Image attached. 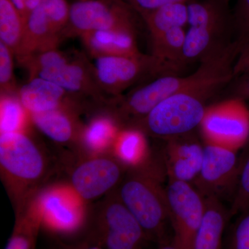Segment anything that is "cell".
<instances>
[{"label": "cell", "mask_w": 249, "mask_h": 249, "mask_svg": "<svg viewBox=\"0 0 249 249\" xmlns=\"http://www.w3.org/2000/svg\"><path fill=\"white\" fill-rule=\"evenodd\" d=\"M238 58V51L231 47L221 55L200 62L199 68L191 75L157 77L129 93V107L137 115L145 116L175 93L200 89L220 92L237 75Z\"/></svg>", "instance_id": "1"}, {"label": "cell", "mask_w": 249, "mask_h": 249, "mask_svg": "<svg viewBox=\"0 0 249 249\" xmlns=\"http://www.w3.org/2000/svg\"><path fill=\"white\" fill-rule=\"evenodd\" d=\"M185 65L209 60L225 52L235 40L233 16L226 0H204L187 5Z\"/></svg>", "instance_id": "2"}, {"label": "cell", "mask_w": 249, "mask_h": 249, "mask_svg": "<svg viewBox=\"0 0 249 249\" xmlns=\"http://www.w3.org/2000/svg\"><path fill=\"white\" fill-rule=\"evenodd\" d=\"M216 93L211 90L175 93L159 103L133 129L165 141L194 132L204 119L206 102Z\"/></svg>", "instance_id": "3"}, {"label": "cell", "mask_w": 249, "mask_h": 249, "mask_svg": "<svg viewBox=\"0 0 249 249\" xmlns=\"http://www.w3.org/2000/svg\"><path fill=\"white\" fill-rule=\"evenodd\" d=\"M30 78H40L58 85L77 98L103 101L89 59L80 53H67L52 49L33 55L22 64Z\"/></svg>", "instance_id": "4"}, {"label": "cell", "mask_w": 249, "mask_h": 249, "mask_svg": "<svg viewBox=\"0 0 249 249\" xmlns=\"http://www.w3.org/2000/svg\"><path fill=\"white\" fill-rule=\"evenodd\" d=\"M119 196L150 240L160 243L167 240L169 208L165 188L159 178L145 173L132 174L123 183Z\"/></svg>", "instance_id": "5"}, {"label": "cell", "mask_w": 249, "mask_h": 249, "mask_svg": "<svg viewBox=\"0 0 249 249\" xmlns=\"http://www.w3.org/2000/svg\"><path fill=\"white\" fill-rule=\"evenodd\" d=\"M93 76L104 94L113 97L144 79L176 75L173 67L153 55L128 57L119 55L91 56Z\"/></svg>", "instance_id": "6"}, {"label": "cell", "mask_w": 249, "mask_h": 249, "mask_svg": "<svg viewBox=\"0 0 249 249\" xmlns=\"http://www.w3.org/2000/svg\"><path fill=\"white\" fill-rule=\"evenodd\" d=\"M199 128L204 143L237 151L249 139V109L242 100H223L208 106Z\"/></svg>", "instance_id": "7"}, {"label": "cell", "mask_w": 249, "mask_h": 249, "mask_svg": "<svg viewBox=\"0 0 249 249\" xmlns=\"http://www.w3.org/2000/svg\"><path fill=\"white\" fill-rule=\"evenodd\" d=\"M70 9L66 0H42L26 21L18 61L23 64L36 54L57 49L68 24Z\"/></svg>", "instance_id": "8"}, {"label": "cell", "mask_w": 249, "mask_h": 249, "mask_svg": "<svg viewBox=\"0 0 249 249\" xmlns=\"http://www.w3.org/2000/svg\"><path fill=\"white\" fill-rule=\"evenodd\" d=\"M173 242L179 249H193L204 217L205 199L192 183L168 179L165 188Z\"/></svg>", "instance_id": "9"}, {"label": "cell", "mask_w": 249, "mask_h": 249, "mask_svg": "<svg viewBox=\"0 0 249 249\" xmlns=\"http://www.w3.org/2000/svg\"><path fill=\"white\" fill-rule=\"evenodd\" d=\"M80 36L96 31L117 30L135 33L128 6L121 0H85L70 6L65 31Z\"/></svg>", "instance_id": "10"}, {"label": "cell", "mask_w": 249, "mask_h": 249, "mask_svg": "<svg viewBox=\"0 0 249 249\" xmlns=\"http://www.w3.org/2000/svg\"><path fill=\"white\" fill-rule=\"evenodd\" d=\"M239 155L237 151L225 147L204 144V157L200 172L192 184L201 196L231 199L237 182Z\"/></svg>", "instance_id": "11"}, {"label": "cell", "mask_w": 249, "mask_h": 249, "mask_svg": "<svg viewBox=\"0 0 249 249\" xmlns=\"http://www.w3.org/2000/svg\"><path fill=\"white\" fill-rule=\"evenodd\" d=\"M0 163L4 171L22 181H33L42 176L45 161L39 149L20 132L1 134Z\"/></svg>", "instance_id": "12"}, {"label": "cell", "mask_w": 249, "mask_h": 249, "mask_svg": "<svg viewBox=\"0 0 249 249\" xmlns=\"http://www.w3.org/2000/svg\"><path fill=\"white\" fill-rule=\"evenodd\" d=\"M101 231V240L106 249H142L145 242L150 240L121 199L113 201L107 206Z\"/></svg>", "instance_id": "13"}, {"label": "cell", "mask_w": 249, "mask_h": 249, "mask_svg": "<svg viewBox=\"0 0 249 249\" xmlns=\"http://www.w3.org/2000/svg\"><path fill=\"white\" fill-rule=\"evenodd\" d=\"M204 144L194 132L166 140L164 168L168 179L193 183L200 172Z\"/></svg>", "instance_id": "14"}, {"label": "cell", "mask_w": 249, "mask_h": 249, "mask_svg": "<svg viewBox=\"0 0 249 249\" xmlns=\"http://www.w3.org/2000/svg\"><path fill=\"white\" fill-rule=\"evenodd\" d=\"M121 176L122 168L115 160L94 159L77 167L72 174L71 183L80 197L91 200L115 186Z\"/></svg>", "instance_id": "15"}, {"label": "cell", "mask_w": 249, "mask_h": 249, "mask_svg": "<svg viewBox=\"0 0 249 249\" xmlns=\"http://www.w3.org/2000/svg\"><path fill=\"white\" fill-rule=\"evenodd\" d=\"M17 95L30 114L71 108L78 99L61 87L40 78H29L18 89Z\"/></svg>", "instance_id": "16"}, {"label": "cell", "mask_w": 249, "mask_h": 249, "mask_svg": "<svg viewBox=\"0 0 249 249\" xmlns=\"http://www.w3.org/2000/svg\"><path fill=\"white\" fill-rule=\"evenodd\" d=\"M80 37L91 56L137 57L142 55L137 47L135 33L117 30L96 31L82 34Z\"/></svg>", "instance_id": "17"}, {"label": "cell", "mask_w": 249, "mask_h": 249, "mask_svg": "<svg viewBox=\"0 0 249 249\" xmlns=\"http://www.w3.org/2000/svg\"><path fill=\"white\" fill-rule=\"evenodd\" d=\"M205 204L204 217L196 232L193 249H223V237L231 218L229 210L217 198H206Z\"/></svg>", "instance_id": "18"}, {"label": "cell", "mask_w": 249, "mask_h": 249, "mask_svg": "<svg viewBox=\"0 0 249 249\" xmlns=\"http://www.w3.org/2000/svg\"><path fill=\"white\" fill-rule=\"evenodd\" d=\"M70 109L61 108L31 115L36 127L48 138L55 142L65 143L73 138L75 132Z\"/></svg>", "instance_id": "19"}, {"label": "cell", "mask_w": 249, "mask_h": 249, "mask_svg": "<svg viewBox=\"0 0 249 249\" xmlns=\"http://www.w3.org/2000/svg\"><path fill=\"white\" fill-rule=\"evenodd\" d=\"M186 34L182 27H178L152 38V55L179 71L185 65L183 49Z\"/></svg>", "instance_id": "20"}, {"label": "cell", "mask_w": 249, "mask_h": 249, "mask_svg": "<svg viewBox=\"0 0 249 249\" xmlns=\"http://www.w3.org/2000/svg\"><path fill=\"white\" fill-rule=\"evenodd\" d=\"M25 21L10 0H0V42L18 58L25 34Z\"/></svg>", "instance_id": "21"}, {"label": "cell", "mask_w": 249, "mask_h": 249, "mask_svg": "<svg viewBox=\"0 0 249 249\" xmlns=\"http://www.w3.org/2000/svg\"><path fill=\"white\" fill-rule=\"evenodd\" d=\"M142 16L151 38H154L175 28H183L188 21V6L185 4L165 5Z\"/></svg>", "instance_id": "22"}, {"label": "cell", "mask_w": 249, "mask_h": 249, "mask_svg": "<svg viewBox=\"0 0 249 249\" xmlns=\"http://www.w3.org/2000/svg\"><path fill=\"white\" fill-rule=\"evenodd\" d=\"M44 211L54 228L71 231L79 226L80 217L75 206L58 193L46 195L42 200Z\"/></svg>", "instance_id": "23"}, {"label": "cell", "mask_w": 249, "mask_h": 249, "mask_svg": "<svg viewBox=\"0 0 249 249\" xmlns=\"http://www.w3.org/2000/svg\"><path fill=\"white\" fill-rule=\"evenodd\" d=\"M239 155L237 182L229 209L231 218L249 206V139Z\"/></svg>", "instance_id": "24"}, {"label": "cell", "mask_w": 249, "mask_h": 249, "mask_svg": "<svg viewBox=\"0 0 249 249\" xmlns=\"http://www.w3.org/2000/svg\"><path fill=\"white\" fill-rule=\"evenodd\" d=\"M1 134L19 132L25 122V110L17 94H1Z\"/></svg>", "instance_id": "25"}, {"label": "cell", "mask_w": 249, "mask_h": 249, "mask_svg": "<svg viewBox=\"0 0 249 249\" xmlns=\"http://www.w3.org/2000/svg\"><path fill=\"white\" fill-rule=\"evenodd\" d=\"M116 128L110 119L101 117L89 124L84 133L85 142L91 148H102L114 139Z\"/></svg>", "instance_id": "26"}, {"label": "cell", "mask_w": 249, "mask_h": 249, "mask_svg": "<svg viewBox=\"0 0 249 249\" xmlns=\"http://www.w3.org/2000/svg\"><path fill=\"white\" fill-rule=\"evenodd\" d=\"M38 221L31 218L19 219L4 249H34Z\"/></svg>", "instance_id": "27"}, {"label": "cell", "mask_w": 249, "mask_h": 249, "mask_svg": "<svg viewBox=\"0 0 249 249\" xmlns=\"http://www.w3.org/2000/svg\"><path fill=\"white\" fill-rule=\"evenodd\" d=\"M238 216L229 230L223 249H249V206Z\"/></svg>", "instance_id": "28"}, {"label": "cell", "mask_w": 249, "mask_h": 249, "mask_svg": "<svg viewBox=\"0 0 249 249\" xmlns=\"http://www.w3.org/2000/svg\"><path fill=\"white\" fill-rule=\"evenodd\" d=\"M142 132L129 129L121 134L118 140V149L121 158L127 163L135 162L140 157L143 147Z\"/></svg>", "instance_id": "29"}, {"label": "cell", "mask_w": 249, "mask_h": 249, "mask_svg": "<svg viewBox=\"0 0 249 249\" xmlns=\"http://www.w3.org/2000/svg\"><path fill=\"white\" fill-rule=\"evenodd\" d=\"M14 53L0 42V88L1 94H17L14 76Z\"/></svg>", "instance_id": "30"}, {"label": "cell", "mask_w": 249, "mask_h": 249, "mask_svg": "<svg viewBox=\"0 0 249 249\" xmlns=\"http://www.w3.org/2000/svg\"><path fill=\"white\" fill-rule=\"evenodd\" d=\"M233 19L235 40L249 47V0H239Z\"/></svg>", "instance_id": "31"}, {"label": "cell", "mask_w": 249, "mask_h": 249, "mask_svg": "<svg viewBox=\"0 0 249 249\" xmlns=\"http://www.w3.org/2000/svg\"><path fill=\"white\" fill-rule=\"evenodd\" d=\"M225 88H227L226 91H222L227 96L224 100L232 98L244 101L249 100V65L236 76Z\"/></svg>", "instance_id": "32"}, {"label": "cell", "mask_w": 249, "mask_h": 249, "mask_svg": "<svg viewBox=\"0 0 249 249\" xmlns=\"http://www.w3.org/2000/svg\"><path fill=\"white\" fill-rule=\"evenodd\" d=\"M188 0H132L135 9L144 14L159 9L165 5L185 4Z\"/></svg>", "instance_id": "33"}, {"label": "cell", "mask_w": 249, "mask_h": 249, "mask_svg": "<svg viewBox=\"0 0 249 249\" xmlns=\"http://www.w3.org/2000/svg\"><path fill=\"white\" fill-rule=\"evenodd\" d=\"M10 1L26 22L31 13L40 4L42 0H10Z\"/></svg>", "instance_id": "34"}, {"label": "cell", "mask_w": 249, "mask_h": 249, "mask_svg": "<svg viewBox=\"0 0 249 249\" xmlns=\"http://www.w3.org/2000/svg\"><path fill=\"white\" fill-rule=\"evenodd\" d=\"M157 249H179L174 243L173 240H166L159 243Z\"/></svg>", "instance_id": "35"}, {"label": "cell", "mask_w": 249, "mask_h": 249, "mask_svg": "<svg viewBox=\"0 0 249 249\" xmlns=\"http://www.w3.org/2000/svg\"><path fill=\"white\" fill-rule=\"evenodd\" d=\"M63 249H104L99 246L94 245H83L77 247H70V248Z\"/></svg>", "instance_id": "36"}, {"label": "cell", "mask_w": 249, "mask_h": 249, "mask_svg": "<svg viewBox=\"0 0 249 249\" xmlns=\"http://www.w3.org/2000/svg\"><path fill=\"white\" fill-rule=\"evenodd\" d=\"M78 1H85V0H78Z\"/></svg>", "instance_id": "37"}]
</instances>
